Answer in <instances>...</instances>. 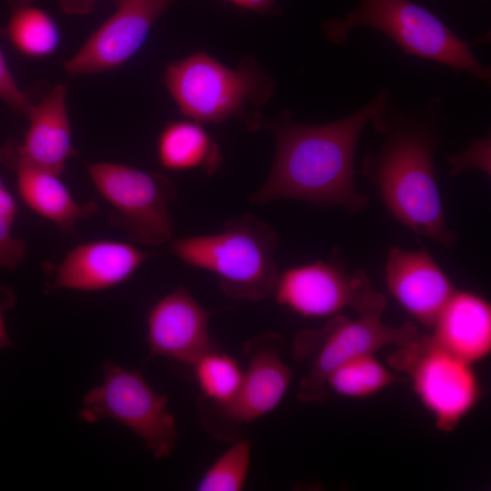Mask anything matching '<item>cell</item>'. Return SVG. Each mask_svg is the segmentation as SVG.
Masks as SVG:
<instances>
[{"label":"cell","mask_w":491,"mask_h":491,"mask_svg":"<svg viewBox=\"0 0 491 491\" xmlns=\"http://www.w3.org/2000/svg\"><path fill=\"white\" fill-rule=\"evenodd\" d=\"M130 243L95 240L71 249L57 265L43 266L50 278L46 290L100 291L128 280L150 257Z\"/></svg>","instance_id":"4fadbf2b"},{"label":"cell","mask_w":491,"mask_h":491,"mask_svg":"<svg viewBox=\"0 0 491 491\" xmlns=\"http://www.w3.org/2000/svg\"><path fill=\"white\" fill-rule=\"evenodd\" d=\"M15 299V294L9 286H0V348H6L12 346L5 325L4 315L14 307Z\"/></svg>","instance_id":"4316f807"},{"label":"cell","mask_w":491,"mask_h":491,"mask_svg":"<svg viewBox=\"0 0 491 491\" xmlns=\"http://www.w3.org/2000/svg\"><path fill=\"white\" fill-rule=\"evenodd\" d=\"M210 313L184 287L158 300L146 317L149 357L163 356L192 366L216 348L208 331Z\"/></svg>","instance_id":"7c38bea8"},{"label":"cell","mask_w":491,"mask_h":491,"mask_svg":"<svg viewBox=\"0 0 491 491\" xmlns=\"http://www.w3.org/2000/svg\"><path fill=\"white\" fill-rule=\"evenodd\" d=\"M359 27L376 29L405 54L463 71L486 85L489 65L482 64L470 43L458 36L428 9L411 0H361L356 10L322 25L326 39L343 45Z\"/></svg>","instance_id":"277c9868"},{"label":"cell","mask_w":491,"mask_h":491,"mask_svg":"<svg viewBox=\"0 0 491 491\" xmlns=\"http://www.w3.org/2000/svg\"><path fill=\"white\" fill-rule=\"evenodd\" d=\"M61 9L69 15H86L92 12L95 0H58Z\"/></svg>","instance_id":"83f0119b"},{"label":"cell","mask_w":491,"mask_h":491,"mask_svg":"<svg viewBox=\"0 0 491 491\" xmlns=\"http://www.w3.org/2000/svg\"><path fill=\"white\" fill-rule=\"evenodd\" d=\"M388 363L410 377L414 391L443 432L456 429L480 399L481 386L472 365L431 336L418 335L397 346Z\"/></svg>","instance_id":"52a82bcc"},{"label":"cell","mask_w":491,"mask_h":491,"mask_svg":"<svg viewBox=\"0 0 491 491\" xmlns=\"http://www.w3.org/2000/svg\"><path fill=\"white\" fill-rule=\"evenodd\" d=\"M0 162L15 174L22 202L63 232L73 233L77 221L92 217L100 210L95 201H75L59 175L20 158L12 141L0 148Z\"/></svg>","instance_id":"2e32d148"},{"label":"cell","mask_w":491,"mask_h":491,"mask_svg":"<svg viewBox=\"0 0 491 491\" xmlns=\"http://www.w3.org/2000/svg\"><path fill=\"white\" fill-rule=\"evenodd\" d=\"M432 328L439 346L471 365L490 354L491 306L475 293L456 290Z\"/></svg>","instance_id":"ac0fdd59"},{"label":"cell","mask_w":491,"mask_h":491,"mask_svg":"<svg viewBox=\"0 0 491 491\" xmlns=\"http://www.w3.org/2000/svg\"><path fill=\"white\" fill-rule=\"evenodd\" d=\"M490 135L474 139L468 147L459 154H452L447 157L452 165L450 174L457 175L468 168H477L490 175Z\"/></svg>","instance_id":"d4e9b609"},{"label":"cell","mask_w":491,"mask_h":491,"mask_svg":"<svg viewBox=\"0 0 491 491\" xmlns=\"http://www.w3.org/2000/svg\"><path fill=\"white\" fill-rule=\"evenodd\" d=\"M251 462V444L241 439L227 448L199 480V491H240L245 486Z\"/></svg>","instance_id":"603a6c76"},{"label":"cell","mask_w":491,"mask_h":491,"mask_svg":"<svg viewBox=\"0 0 491 491\" xmlns=\"http://www.w3.org/2000/svg\"><path fill=\"white\" fill-rule=\"evenodd\" d=\"M195 379L205 397L220 407L236 396L244 370L231 356L214 348L193 365Z\"/></svg>","instance_id":"7402d4cb"},{"label":"cell","mask_w":491,"mask_h":491,"mask_svg":"<svg viewBox=\"0 0 491 491\" xmlns=\"http://www.w3.org/2000/svg\"><path fill=\"white\" fill-rule=\"evenodd\" d=\"M391 97V90L384 87L356 111L319 125L297 123L288 111L276 120L260 115L248 119L249 128H266L275 138L271 170L250 201L266 205L294 199L352 214L366 209L369 197L355 183L356 148L366 125Z\"/></svg>","instance_id":"6da1fadb"},{"label":"cell","mask_w":491,"mask_h":491,"mask_svg":"<svg viewBox=\"0 0 491 491\" xmlns=\"http://www.w3.org/2000/svg\"><path fill=\"white\" fill-rule=\"evenodd\" d=\"M238 7L257 13L274 10L276 0H226Z\"/></svg>","instance_id":"f1b7e54d"},{"label":"cell","mask_w":491,"mask_h":491,"mask_svg":"<svg viewBox=\"0 0 491 491\" xmlns=\"http://www.w3.org/2000/svg\"><path fill=\"white\" fill-rule=\"evenodd\" d=\"M2 185H3V183H2V181H1V179H0V186H1Z\"/></svg>","instance_id":"f546056e"},{"label":"cell","mask_w":491,"mask_h":491,"mask_svg":"<svg viewBox=\"0 0 491 491\" xmlns=\"http://www.w3.org/2000/svg\"><path fill=\"white\" fill-rule=\"evenodd\" d=\"M115 11L65 61L70 76L107 72L128 61L158 18L178 0H114Z\"/></svg>","instance_id":"8fae6325"},{"label":"cell","mask_w":491,"mask_h":491,"mask_svg":"<svg viewBox=\"0 0 491 491\" xmlns=\"http://www.w3.org/2000/svg\"><path fill=\"white\" fill-rule=\"evenodd\" d=\"M156 154L165 169L175 172L200 169L213 175L223 161L217 144L200 123L189 119L171 122L163 128Z\"/></svg>","instance_id":"d6986e66"},{"label":"cell","mask_w":491,"mask_h":491,"mask_svg":"<svg viewBox=\"0 0 491 491\" xmlns=\"http://www.w3.org/2000/svg\"><path fill=\"white\" fill-rule=\"evenodd\" d=\"M278 241L271 225L246 214L228 219L215 234L172 239L170 252L216 276L227 297L258 302L273 295L278 278Z\"/></svg>","instance_id":"3957f363"},{"label":"cell","mask_w":491,"mask_h":491,"mask_svg":"<svg viewBox=\"0 0 491 491\" xmlns=\"http://www.w3.org/2000/svg\"><path fill=\"white\" fill-rule=\"evenodd\" d=\"M163 82L184 116L197 123L219 124L261 105L275 82L251 57L230 68L205 52L169 64Z\"/></svg>","instance_id":"5b68a950"},{"label":"cell","mask_w":491,"mask_h":491,"mask_svg":"<svg viewBox=\"0 0 491 491\" xmlns=\"http://www.w3.org/2000/svg\"><path fill=\"white\" fill-rule=\"evenodd\" d=\"M65 100L66 86L59 84L37 105H32L26 116L29 125L23 141H12L20 158L59 175L67 161L77 154L72 145Z\"/></svg>","instance_id":"e0dca14e"},{"label":"cell","mask_w":491,"mask_h":491,"mask_svg":"<svg viewBox=\"0 0 491 491\" xmlns=\"http://www.w3.org/2000/svg\"><path fill=\"white\" fill-rule=\"evenodd\" d=\"M104 379L83 397L79 416L86 422L112 418L140 436L155 457H168L177 445L166 396L155 391L135 370L105 361Z\"/></svg>","instance_id":"ba28073f"},{"label":"cell","mask_w":491,"mask_h":491,"mask_svg":"<svg viewBox=\"0 0 491 491\" xmlns=\"http://www.w3.org/2000/svg\"><path fill=\"white\" fill-rule=\"evenodd\" d=\"M96 190L111 205L108 224L133 242L160 246L173 238L174 221L169 205L177 196L165 175L110 162L86 165Z\"/></svg>","instance_id":"8992f818"},{"label":"cell","mask_w":491,"mask_h":491,"mask_svg":"<svg viewBox=\"0 0 491 491\" xmlns=\"http://www.w3.org/2000/svg\"><path fill=\"white\" fill-rule=\"evenodd\" d=\"M273 295L277 304L303 317L335 316L346 307L358 316H382L386 305L366 274L348 272L336 254L326 261L286 269L278 275Z\"/></svg>","instance_id":"30bf717a"},{"label":"cell","mask_w":491,"mask_h":491,"mask_svg":"<svg viewBox=\"0 0 491 491\" xmlns=\"http://www.w3.org/2000/svg\"><path fill=\"white\" fill-rule=\"evenodd\" d=\"M398 380L374 354H366L334 370L327 377L326 386L340 396L360 398L378 393Z\"/></svg>","instance_id":"44dd1931"},{"label":"cell","mask_w":491,"mask_h":491,"mask_svg":"<svg viewBox=\"0 0 491 491\" xmlns=\"http://www.w3.org/2000/svg\"><path fill=\"white\" fill-rule=\"evenodd\" d=\"M418 335L412 322L392 327L376 316H358L353 320L337 315L318 330L302 331L296 340V352L299 356L309 354L313 356L309 372L299 383V401L325 402L327 377L338 366L384 346L406 344Z\"/></svg>","instance_id":"9c48e42d"},{"label":"cell","mask_w":491,"mask_h":491,"mask_svg":"<svg viewBox=\"0 0 491 491\" xmlns=\"http://www.w3.org/2000/svg\"><path fill=\"white\" fill-rule=\"evenodd\" d=\"M32 1L12 0L6 34L10 43L22 55L43 57L56 50L60 33L54 19Z\"/></svg>","instance_id":"ffe728a7"},{"label":"cell","mask_w":491,"mask_h":491,"mask_svg":"<svg viewBox=\"0 0 491 491\" xmlns=\"http://www.w3.org/2000/svg\"><path fill=\"white\" fill-rule=\"evenodd\" d=\"M371 122L384 140L362 160L359 174L399 223L417 236L451 247L457 235L446 225L434 162L446 128L443 98L435 95L406 110L391 97Z\"/></svg>","instance_id":"7a4b0ae2"},{"label":"cell","mask_w":491,"mask_h":491,"mask_svg":"<svg viewBox=\"0 0 491 491\" xmlns=\"http://www.w3.org/2000/svg\"><path fill=\"white\" fill-rule=\"evenodd\" d=\"M0 99L15 111L27 116L32 104L18 87L0 50Z\"/></svg>","instance_id":"484cf974"},{"label":"cell","mask_w":491,"mask_h":491,"mask_svg":"<svg viewBox=\"0 0 491 491\" xmlns=\"http://www.w3.org/2000/svg\"><path fill=\"white\" fill-rule=\"evenodd\" d=\"M279 337L266 334L246 343L247 367L235 399L222 412L231 422L251 423L275 410L289 387L292 371L278 350Z\"/></svg>","instance_id":"9a60e30c"},{"label":"cell","mask_w":491,"mask_h":491,"mask_svg":"<svg viewBox=\"0 0 491 491\" xmlns=\"http://www.w3.org/2000/svg\"><path fill=\"white\" fill-rule=\"evenodd\" d=\"M385 274L389 293L412 317L429 327L456 290L425 249L391 248Z\"/></svg>","instance_id":"5bb4252c"},{"label":"cell","mask_w":491,"mask_h":491,"mask_svg":"<svg viewBox=\"0 0 491 491\" xmlns=\"http://www.w3.org/2000/svg\"><path fill=\"white\" fill-rule=\"evenodd\" d=\"M16 214V201L2 185L0 186V269L16 268L26 255L25 240L12 234Z\"/></svg>","instance_id":"cb8c5ba5"}]
</instances>
